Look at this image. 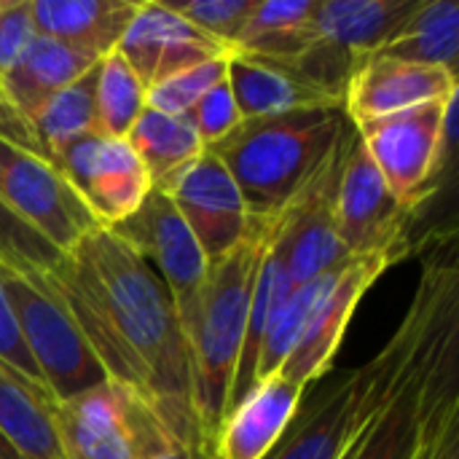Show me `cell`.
Listing matches in <instances>:
<instances>
[{"instance_id": "cell-10", "label": "cell", "mask_w": 459, "mask_h": 459, "mask_svg": "<svg viewBox=\"0 0 459 459\" xmlns=\"http://www.w3.org/2000/svg\"><path fill=\"white\" fill-rule=\"evenodd\" d=\"M411 212L414 210L403 207L393 196L352 126L336 183V234L342 247L350 255L382 250L406 255V221Z\"/></svg>"}, {"instance_id": "cell-13", "label": "cell", "mask_w": 459, "mask_h": 459, "mask_svg": "<svg viewBox=\"0 0 459 459\" xmlns=\"http://www.w3.org/2000/svg\"><path fill=\"white\" fill-rule=\"evenodd\" d=\"M54 161L108 229L134 215L153 188V180L132 145L118 137H81L59 151Z\"/></svg>"}, {"instance_id": "cell-9", "label": "cell", "mask_w": 459, "mask_h": 459, "mask_svg": "<svg viewBox=\"0 0 459 459\" xmlns=\"http://www.w3.org/2000/svg\"><path fill=\"white\" fill-rule=\"evenodd\" d=\"M0 199L65 255L102 223L46 153L0 137Z\"/></svg>"}, {"instance_id": "cell-21", "label": "cell", "mask_w": 459, "mask_h": 459, "mask_svg": "<svg viewBox=\"0 0 459 459\" xmlns=\"http://www.w3.org/2000/svg\"><path fill=\"white\" fill-rule=\"evenodd\" d=\"M97 62V56L81 48L46 35H35L16 65L0 81V94L30 121L48 97L78 81Z\"/></svg>"}, {"instance_id": "cell-35", "label": "cell", "mask_w": 459, "mask_h": 459, "mask_svg": "<svg viewBox=\"0 0 459 459\" xmlns=\"http://www.w3.org/2000/svg\"><path fill=\"white\" fill-rule=\"evenodd\" d=\"M153 459H210V446H188L183 441H172L161 455Z\"/></svg>"}, {"instance_id": "cell-20", "label": "cell", "mask_w": 459, "mask_h": 459, "mask_svg": "<svg viewBox=\"0 0 459 459\" xmlns=\"http://www.w3.org/2000/svg\"><path fill=\"white\" fill-rule=\"evenodd\" d=\"M134 8V0H32V19L38 35L102 59L116 51Z\"/></svg>"}, {"instance_id": "cell-33", "label": "cell", "mask_w": 459, "mask_h": 459, "mask_svg": "<svg viewBox=\"0 0 459 459\" xmlns=\"http://www.w3.org/2000/svg\"><path fill=\"white\" fill-rule=\"evenodd\" d=\"M35 35L32 0H0V81Z\"/></svg>"}, {"instance_id": "cell-6", "label": "cell", "mask_w": 459, "mask_h": 459, "mask_svg": "<svg viewBox=\"0 0 459 459\" xmlns=\"http://www.w3.org/2000/svg\"><path fill=\"white\" fill-rule=\"evenodd\" d=\"M65 459H153L175 436L137 390L105 385L54 406Z\"/></svg>"}, {"instance_id": "cell-17", "label": "cell", "mask_w": 459, "mask_h": 459, "mask_svg": "<svg viewBox=\"0 0 459 459\" xmlns=\"http://www.w3.org/2000/svg\"><path fill=\"white\" fill-rule=\"evenodd\" d=\"M457 97V73L436 65L368 56L344 86V113L350 124L395 116L420 105Z\"/></svg>"}, {"instance_id": "cell-37", "label": "cell", "mask_w": 459, "mask_h": 459, "mask_svg": "<svg viewBox=\"0 0 459 459\" xmlns=\"http://www.w3.org/2000/svg\"><path fill=\"white\" fill-rule=\"evenodd\" d=\"M0 459H19V455L8 446V441L0 436Z\"/></svg>"}, {"instance_id": "cell-22", "label": "cell", "mask_w": 459, "mask_h": 459, "mask_svg": "<svg viewBox=\"0 0 459 459\" xmlns=\"http://www.w3.org/2000/svg\"><path fill=\"white\" fill-rule=\"evenodd\" d=\"M51 395L0 363V436L19 459H65Z\"/></svg>"}, {"instance_id": "cell-29", "label": "cell", "mask_w": 459, "mask_h": 459, "mask_svg": "<svg viewBox=\"0 0 459 459\" xmlns=\"http://www.w3.org/2000/svg\"><path fill=\"white\" fill-rule=\"evenodd\" d=\"M62 261L65 253L40 237L30 223H24L0 199V266L32 282L51 274Z\"/></svg>"}, {"instance_id": "cell-1", "label": "cell", "mask_w": 459, "mask_h": 459, "mask_svg": "<svg viewBox=\"0 0 459 459\" xmlns=\"http://www.w3.org/2000/svg\"><path fill=\"white\" fill-rule=\"evenodd\" d=\"M67 255L86 269L118 339L148 374V401L169 433L188 446H210L194 403L186 339L161 277L108 226Z\"/></svg>"}, {"instance_id": "cell-2", "label": "cell", "mask_w": 459, "mask_h": 459, "mask_svg": "<svg viewBox=\"0 0 459 459\" xmlns=\"http://www.w3.org/2000/svg\"><path fill=\"white\" fill-rule=\"evenodd\" d=\"M459 307L455 261H428L420 288L390 342L360 368L344 371L299 409L288 433L266 459H344L374 417L401 387L436 325Z\"/></svg>"}, {"instance_id": "cell-26", "label": "cell", "mask_w": 459, "mask_h": 459, "mask_svg": "<svg viewBox=\"0 0 459 459\" xmlns=\"http://www.w3.org/2000/svg\"><path fill=\"white\" fill-rule=\"evenodd\" d=\"M100 65V62H97ZM97 65L78 81L48 97L30 118L40 153L51 161L59 151L81 137L100 134L97 129Z\"/></svg>"}, {"instance_id": "cell-8", "label": "cell", "mask_w": 459, "mask_h": 459, "mask_svg": "<svg viewBox=\"0 0 459 459\" xmlns=\"http://www.w3.org/2000/svg\"><path fill=\"white\" fill-rule=\"evenodd\" d=\"M457 97L352 124L393 196L417 210L455 137Z\"/></svg>"}, {"instance_id": "cell-5", "label": "cell", "mask_w": 459, "mask_h": 459, "mask_svg": "<svg viewBox=\"0 0 459 459\" xmlns=\"http://www.w3.org/2000/svg\"><path fill=\"white\" fill-rule=\"evenodd\" d=\"M459 307L428 336L395 395L344 459H433L459 425Z\"/></svg>"}, {"instance_id": "cell-30", "label": "cell", "mask_w": 459, "mask_h": 459, "mask_svg": "<svg viewBox=\"0 0 459 459\" xmlns=\"http://www.w3.org/2000/svg\"><path fill=\"white\" fill-rule=\"evenodd\" d=\"M229 56H218L188 70H180L159 83H153L145 94V108L169 113V116H188L194 105L226 78Z\"/></svg>"}, {"instance_id": "cell-7", "label": "cell", "mask_w": 459, "mask_h": 459, "mask_svg": "<svg viewBox=\"0 0 459 459\" xmlns=\"http://www.w3.org/2000/svg\"><path fill=\"white\" fill-rule=\"evenodd\" d=\"M3 285L22 342L54 403L83 395L110 379L56 299L8 269H3Z\"/></svg>"}, {"instance_id": "cell-15", "label": "cell", "mask_w": 459, "mask_h": 459, "mask_svg": "<svg viewBox=\"0 0 459 459\" xmlns=\"http://www.w3.org/2000/svg\"><path fill=\"white\" fill-rule=\"evenodd\" d=\"M401 258H403V253H393V250L352 255L339 269V274H336L331 290L325 293V299L320 301L301 344L285 360L280 374L288 377L290 382L301 385L304 390L317 385L328 374V368H331V363H333V358L344 342L350 317L355 315L360 299Z\"/></svg>"}, {"instance_id": "cell-14", "label": "cell", "mask_w": 459, "mask_h": 459, "mask_svg": "<svg viewBox=\"0 0 459 459\" xmlns=\"http://www.w3.org/2000/svg\"><path fill=\"white\" fill-rule=\"evenodd\" d=\"M347 129L342 145L323 164V169L309 180V186L282 210V247L288 258V272L293 285L312 282L339 266H344L352 255L342 247L336 234V183L344 164Z\"/></svg>"}, {"instance_id": "cell-27", "label": "cell", "mask_w": 459, "mask_h": 459, "mask_svg": "<svg viewBox=\"0 0 459 459\" xmlns=\"http://www.w3.org/2000/svg\"><path fill=\"white\" fill-rule=\"evenodd\" d=\"M342 269V266H339ZM339 269L312 280V282H304V285H296L293 293L285 299V304L280 307V312L274 315V320L269 323L266 333H264V342H261V350H258V363H255V385L274 377L285 360L296 352V347L301 344L320 301L325 299V293L331 290ZM253 385V387H255Z\"/></svg>"}, {"instance_id": "cell-19", "label": "cell", "mask_w": 459, "mask_h": 459, "mask_svg": "<svg viewBox=\"0 0 459 459\" xmlns=\"http://www.w3.org/2000/svg\"><path fill=\"white\" fill-rule=\"evenodd\" d=\"M226 81L242 121L280 116L315 105H342L339 97L304 81L288 65L247 54H229Z\"/></svg>"}, {"instance_id": "cell-24", "label": "cell", "mask_w": 459, "mask_h": 459, "mask_svg": "<svg viewBox=\"0 0 459 459\" xmlns=\"http://www.w3.org/2000/svg\"><path fill=\"white\" fill-rule=\"evenodd\" d=\"M459 54V5L455 0H420L401 30L374 54L455 70Z\"/></svg>"}, {"instance_id": "cell-12", "label": "cell", "mask_w": 459, "mask_h": 459, "mask_svg": "<svg viewBox=\"0 0 459 459\" xmlns=\"http://www.w3.org/2000/svg\"><path fill=\"white\" fill-rule=\"evenodd\" d=\"M156 188L172 199L207 264L221 261L245 239L250 229L245 199L231 172L212 151H204Z\"/></svg>"}, {"instance_id": "cell-11", "label": "cell", "mask_w": 459, "mask_h": 459, "mask_svg": "<svg viewBox=\"0 0 459 459\" xmlns=\"http://www.w3.org/2000/svg\"><path fill=\"white\" fill-rule=\"evenodd\" d=\"M110 231L161 277L180 323L194 309L210 264L172 199L153 186L140 210Z\"/></svg>"}, {"instance_id": "cell-31", "label": "cell", "mask_w": 459, "mask_h": 459, "mask_svg": "<svg viewBox=\"0 0 459 459\" xmlns=\"http://www.w3.org/2000/svg\"><path fill=\"white\" fill-rule=\"evenodd\" d=\"M196 30L234 51L237 38L242 35L245 22L250 19L255 0H194V3H172Z\"/></svg>"}, {"instance_id": "cell-16", "label": "cell", "mask_w": 459, "mask_h": 459, "mask_svg": "<svg viewBox=\"0 0 459 459\" xmlns=\"http://www.w3.org/2000/svg\"><path fill=\"white\" fill-rule=\"evenodd\" d=\"M116 51L151 89L153 83L194 65L229 56L231 51L196 30L172 3H137Z\"/></svg>"}, {"instance_id": "cell-36", "label": "cell", "mask_w": 459, "mask_h": 459, "mask_svg": "<svg viewBox=\"0 0 459 459\" xmlns=\"http://www.w3.org/2000/svg\"><path fill=\"white\" fill-rule=\"evenodd\" d=\"M433 459H459V425H455L446 433V438L441 441V446H438V452H436Z\"/></svg>"}, {"instance_id": "cell-23", "label": "cell", "mask_w": 459, "mask_h": 459, "mask_svg": "<svg viewBox=\"0 0 459 459\" xmlns=\"http://www.w3.org/2000/svg\"><path fill=\"white\" fill-rule=\"evenodd\" d=\"M317 0H255L231 54H247L280 65L296 62L315 43Z\"/></svg>"}, {"instance_id": "cell-25", "label": "cell", "mask_w": 459, "mask_h": 459, "mask_svg": "<svg viewBox=\"0 0 459 459\" xmlns=\"http://www.w3.org/2000/svg\"><path fill=\"white\" fill-rule=\"evenodd\" d=\"M126 143L148 169L153 186H161L207 151L188 116H169L153 108L140 113L126 134Z\"/></svg>"}, {"instance_id": "cell-3", "label": "cell", "mask_w": 459, "mask_h": 459, "mask_svg": "<svg viewBox=\"0 0 459 459\" xmlns=\"http://www.w3.org/2000/svg\"><path fill=\"white\" fill-rule=\"evenodd\" d=\"M344 105H315L242 121L212 151L231 172L253 221L282 212L342 145Z\"/></svg>"}, {"instance_id": "cell-28", "label": "cell", "mask_w": 459, "mask_h": 459, "mask_svg": "<svg viewBox=\"0 0 459 459\" xmlns=\"http://www.w3.org/2000/svg\"><path fill=\"white\" fill-rule=\"evenodd\" d=\"M148 86L126 65L118 51H110L97 65V129L105 137L126 140L129 129L145 110Z\"/></svg>"}, {"instance_id": "cell-18", "label": "cell", "mask_w": 459, "mask_h": 459, "mask_svg": "<svg viewBox=\"0 0 459 459\" xmlns=\"http://www.w3.org/2000/svg\"><path fill=\"white\" fill-rule=\"evenodd\" d=\"M304 387L280 371L258 382L239 406H234L215 438L210 441V459H266L304 403Z\"/></svg>"}, {"instance_id": "cell-34", "label": "cell", "mask_w": 459, "mask_h": 459, "mask_svg": "<svg viewBox=\"0 0 459 459\" xmlns=\"http://www.w3.org/2000/svg\"><path fill=\"white\" fill-rule=\"evenodd\" d=\"M0 363L8 366L16 377H22L27 385H32L35 390L46 393V385L22 342V333H19V325H16V317H13V309H11V301L5 296V285H3V266H0ZM54 401V398H51Z\"/></svg>"}, {"instance_id": "cell-32", "label": "cell", "mask_w": 459, "mask_h": 459, "mask_svg": "<svg viewBox=\"0 0 459 459\" xmlns=\"http://www.w3.org/2000/svg\"><path fill=\"white\" fill-rule=\"evenodd\" d=\"M188 121L194 124V129H196L199 140L204 143V148L218 145L223 137H229V134L242 124L239 108H237V102H234V94H231L226 78H223L218 86H212V89L194 105V110L188 113Z\"/></svg>"}, {"instance_id": "cell-4", "label": "cell", "mask_w": 459, "mask_h": 459, "mask_svg": "<svg viewBox=\"0 0 459 459\" xmlns=\"http://www.w3.org/2000/svg\"><path fill=\"white\" fill-rule=\"evenodd\" d=\"M277 215L253 221L245 239L221 261L210 264L207 280L199 290L194 309L180 320L188 350L194 403L207 441L215 438L239 363L250 296L258 264L274 234Z\"/></svg>"}]
</instances>
